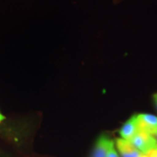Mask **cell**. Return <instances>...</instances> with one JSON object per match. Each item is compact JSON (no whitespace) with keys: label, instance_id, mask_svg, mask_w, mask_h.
I'll return each mask as SVG.
<instances>
[{"label":"cell","instance_id":"277c9868","mask_svg":"<svg viewBox=\"0 0 157 157\" xmlns=\"http://www.w3.org/2000/svg\"><path fill=\"white\" fill-rule=\"evenodd\" d=\"M117 148L122 157H140L142 154L138 149L135 148L129 141L123 138L116 140Z\"/></svg>","mask_w":157,"mask_h":157},{"label":"cell","instance_id":"9c48e42d","mask_svg":"<svg viewBox=\"0 0 157 157\" xmlns=\"http://www.w3.org/2000/svg\"><path fill=\"white\" fill-rule=\"evenodd\" d=\"M4 119H5V117H4V116L1 113H0V122H1L2 120H4Z\"/></svg>","mask_w":157,"mask_h":157},{"label":"cell","instance_id":"5b68a950","mask_svg":"<svg viewBox=\"0 0 157 157\" xmlns=\"http://www.w3.org/2000/svg\"><path fill=\"white\" fill-rule=\"evenodd\" d=\"M113 140L108 137L106 135H102L96 142L93 157H107L110 146Z\"/></svg>","mask_w":157,"mask_h":157},{"label":"cell","instance_id":"30bf717a","mask_svg":"<svg viewBox=\"0 0 157 157\" xmlns=\"http://www.w3.org/2000/svg\"><path fill=\"white\" fill-rule=\"evenodd\" d=\"M140 157H147V156H146V154H141L140 156Z\"/></svg>","mask_w":157,"mask_h":157},{"label":"cell","instance_id":"ba28073f","mask_svg":"<svg viewBox=\"0 0 157 157\" xmlns=\"http://www.w3.org/2000/svg\"><path fill=\"white\" fill-rule=\"evenodd\" d=\"M153 100H154L155 105H156V106L157 107V93L153 95Z\"/></svg>","mask_w":157,"mask_h":157},{"label":"cell","instance_id":"8fae6325","mask_svg":"<svg viewBox=\"0 0 157 157\" xmlns=\"http://www.w3.org/2000/svg\"><path fill=\"white\" fill-rule=\"evenodd\" d=\"M154 137H155V139H156V141H157V133H156V135H154Z\"/></svg>","mask_w":157,"mask_h":157},{"label":"cell","instance_id":"8992f818","mask_svg":"<svg viewBox=\"0 0 157 157\" xmlns=\"http://www.w3.org/2000/svg\"><path fill=\"white\" fill-rule=\"evenodd\" d=\"M107 157H119L118 155L117 151H116L115 147H114V143L113 141L111 143V146H110L109 152H108Z\"/></svg>","mask_w":157,"mask_h":157},{"label":"cell","instance_id":"52a82bcc","mask_svg":"<svg viewBox=\"0 0 157 157\" xmlns=\"http://www.w3.org/2000/svg\"><path fill=\"white\" fill-rule=\"evenodd\" d=\"M147 157H157V147L146 154Z\"/></svg>","mask_w":157,"mask_h":157},{"label":"cell","instance_id":"6da1fadb","mask_svg":"<svg viewBox=\"0 0 157 157\" xmlns=\"http://www.w3.org/2000/svg\"><path fill=\"white\" fill-rule=\"evenodd\" d=\"M129 142L143 154L157 147V141L153 135L139 131Z\"/></svg>","mask_w":157,"mask_h":157},{"label":"cell","instance_id":"3957f363","mask_svg":"<svg viewBox=\"0 0 157 157\" xmlns=\"http://www.w3.org/2000/svg\"><path fill=\"white\" fill-rule=\"evenodd\" d=\"M140 131L137 124L136 115H133L127 121L123 124V125L119 129V135L121 138L128 141H130L134 137L137 133Z\"/></svg>","mask_w":157,"mask_h":157},{"label":"cell","instance_id":"7a4b0ae2","mask_svg":"<svg viewBox=\"0 0 157 157\" xmlns=\"http://www.w3.org/2000/svg\"><path fill=\"white\" fill-rule=\"evenodd\" d=\"M140 131L154 136L157 133V117L150 113H139L136 115Z\"/></svg>","mask_w":157,"mask_h":157}]
</instances>
